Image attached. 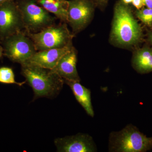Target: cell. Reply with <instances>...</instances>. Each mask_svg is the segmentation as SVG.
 I'll use <instances>...</instances> for the list:
<instances>
[{
	"label": "cell",
	"mask_w": 152,
	"mask_h": 152,
	"mask_svg": "<svg viewBox=\"0 0 152 152\" xmlns=\"http://www.w3.org/2000/svg\"><path fill=\"white\" fill-rule=\"evenodd\" d=\"M143 38L142 30L129 4L117 1L114 9L110 41L112 45L129 50L134 48Z\"/></svg>",
	"instance_id": "6da1fadb"
},
{
	"label": "cell",
	"mask_w": 152,
	"mask_h": 152,
	"mask_svg": "<svg viewBox=\"0 0 152 152\" xmlns=\"http://www.w3.org/2000/svg\"><path fill=\"white\" fill-rule=\"evenodd\" d=\"M21 66V74L34 91V100L54 98L61 92L64 81L54 71L28 62Z\"/></svg>",
	"instance_id": "7a4b0ae2"
},
{
	"label": "cell",
	"mask_w": 152,
	"mask_h": 152,
	"mask_svg": "<svg viewBox=\"0 0 152 152\" xmlns=\"http://www.w3.org/2000/svg\"><path fill=\"white\" fill-rule=\"evenodd\" d=\"M151 150L152 136L147 137L132 124L109 135V152H146Z\"/></svg>",
	"instance_id": "3957f363"
},
{
	"label": "cell",
	"mask_w": 152,
	"mask_h": 152,
	"mask_svg": "<svg viewBox=\"0 0 152 152\" xmlns=\"http://www.w3.org/2000/svg\"><path fill=\"white\" fill-rule=\"evenodd\" d=\"M26 33L32 40L37 51L62 48L71 45H73V39L75 37L68 28L67 23L61 22L39 32L30 33L26 31Z\"/></svg>",
	"instance_id": "277c9868"
},
{
	"label": "cell",
	"mask_w": 152,
	"mask_h": 152,
	"mask_svg": "<svg viewBox=\"0 0 152 152\" xmlns=\"http://www.w3.org/2000/svg\"><path fill=\"white\" fill-rule=\"evenodd\" d=\"M15 1L21 14L25 30L28 32H39L56 23L58 19L35 0Z\"/></svg>",
	"instance_id": "5b68a950"
},
{
	"label": "cell",
	"mask_w": 152,
	"mask_h": 152,
	"mask_svg": "<svg viewBox=\"0 0 152 152\" xmlns=\"http://www.w3.org/2000/svg\"><path fill=\"white\" fill-rule=\"evenodd\" d=\"M0 42L4 50V56L13 62L21 65L27 62L37 52L26 30L9 36Z\"/></svg>",
	"instance_id": "8992f818"
},
{
	"label": "cell",
	"mask_w": 152,
	"mask_h": 152,
	"mask_svg": "<svg viewBox=\"0 0 152 152\" xmlns=\"http://www.w3.org/2000/svg\"><path fill=\"white\" fill-rule=\"evenodd\" d=\"M68 1L67 24L74 35L85 29L94 18L96 7L91 0Z\"/></svg>",
	"instance_id": "52a82bcc"
},
{
	"label": "cell",
	"mask_w": 152,
	"mask_h": 152,
	"mask_svg": "<svg viewBox=\"0 0 152 152\" xmlns=\"http://www.w3.org/2000/svg\"><path fill=\"white\" fill-rule=\"evenodd\" d=\"M24 30L21 14L15 0L0 5V40Z\"/></svg>",
	"instance_id": "ba28073f"
},
{
	"label": "cell",
	"mask_w": 152,
	"mask_h": 152,
	"mask_svg": "<svg viewBox=\"0 0 152 152\" xmlns=\"http://www.w3.org/2000/svg\"><path fill=\"white\" fill-rule=\"evenodd\" d=\"M57 151L59 152H95L96 146L92 137L88 134L76 135L58 138L54 141Z\"/></svg>",
	"instance_id": "9c48e42d"
},
{
	"label": "cell",
	"mask_w": 152,
	"mask_h": 152,
	"mask_svg": "<svg viewBox=\"0 0 152 152\" xmlns=\"http://www.w3.org/2000/svg\"><path fill=\"white\" fill-rule=\"evenodd\" d=\"M77 52L73 47L63 56L53 70L57 73L64 81L80 82L76 65Z\"/></svg>",
	"instance_id": "30bf717a"
},
{
	"label": "cell",
	"mask_w": 152,
	"mask_h": 152,
	"mask_svg": "<svg viewBox=\"0 0 152 152\" xmlns=\"http://www.w3.org/2000/svg\"><path fill=\"white\" fill-rule=\"evenodd\" d=\"M73 47L72 45L62 48L38 51L27 62L46 69H53L63 56L70 50Z\"/></svg>",
	"instance_id": "8fae6325"
},
{
	"label": "cell",
	"mask_w": 152,
	"mask_h": 152,
	"mask_svg": "<svg viewBox=\"0 0 152 152\" xmlns=\"http://www.w3.org/2000/svg\"><path fill=\"white\" fill-rule=\"evenodd\" d=\"M132 64L138 73L144 74L152 72V49L147 47L134 49Z\"/></svg>",
	"instance_id": "7c38bea8"
},
{
	"label": "cell",
	"mask_w": 152,
	"mask_h": 152,
	"mask_svg": "<svg viewBox=\"0 0 152 152\" xmlns=\"http://www.w3.org/2000/svg\"><path fill=\"white\" fill-rule=\"evenodd\" d=\"M72 91L76 100L83 108L87 114L94 117V112L92 104L91 90L80 83V82L64 81Z\"/></svg>",
	"instance_id": "4fadbf2b"
},
{
	"label": "cell",
	"mask_w": 152,
	"mask_h": 152,
	"mask_svg": "<svg viewBox=\"0 0 152 152\" xmlns=\"http://www.w3.org/2000/svg\"><path fill=\"white\" fill-rule=\"evenodd\" d=\"M38 4L53 14L60 22L67 23L68 1L66 0H35Z\"/></svg>",
	"instance_id": "5bb4252c"
},
{
	"label": "cell",
	"mask_w": 152,
	"mask_h": 152,
	"mask_svg": "<svg viewBox=\"0 0 152 152\" xmlns=\"http://www.w3.org/2000/svg\"><path fill=\"white\" fill-rule=\"evenodd\" d=\"M26 83V81L22 83L16 81L15 74L12 68L8 67H0V83H1L15 84L22 86Z\"/></svg>",
	"instance_id": "9a60e30c"
},
{
	"label": "cell",
	"mask_w": 152,
	"mask_h": 152,
	"mask_svg": "<svg viewBox=\"0 0 152 152\" xmlns=\"http://www.w3.org/2000/svg\"><path fill=\"white\" fill-rule=\"evenodd\" d=\"M135 15L142 22L148 26H152V8H142L137 10Z\"/></svg>",
	"instance_id": "2e32d148"
},
{
	"label": "cell",
	"mask_w": 152,
	"mask_h": 152,
	"mask_svg": "<svg viewBox=\"0 0 152 152\" xmlns=\"http://www.w3.org/2000/svg\"><path fill=\"white\" fill-rule=\"evenodd\" d=\"M95 4L96 7L101 10H104L107 5L109 0H91Z\"/></svg>",
	"instance_id": "e0dca14e"
},
{
	"label": "cell",
	"mask_w": 152,
	"mask_h": 152,
	"mask_svg": "<svg viewBox=\"0 0 152 152\" xmlns=\"http://www.w3.org/2000/svg\"><path fill=\"white\" fill-rule=\"evenodd\" d=\"M132 3L137 10L141 9L145 6L143 0H133Z\"/></svg>",
	"instance_id": "ac0fdd59"
},
{
	"label": "cell",
	"mask_w": 152,
	"mask_h": 152,
	"mask_svg": "<svg viewBox=\"0 0 152 152\" xmlns=\"http://www.w3.org/2000/svg\"><path fill=\"white\" fill-rule=\"evenodd\" d=\"M145 6L147 8H152V0H143Z\"/></svg>",
	"instance_id": "d6986e66"
},
{
	"label": "cell",
	"mask_w": 152,
	"mask_h": 152,
	"mask_svg": "<svg viewBox=\"0 0 152 152\" xmlns=\"http://www.w3.org/2000/svg\"><path fill=\"white\" fill-rule=\"evenodd\" d=\"M148 40L150 43L152 45V32L150 33L148 35Z\"/></svg>",
	"instance_id": "ffe728a7"
},
{
	"label": "cell",
	"mask_w": 152,
	"mask_h": 152,
	"mask_svg": "<svg viewBox=\"0 0 152 152\" xmlns=\"http://www.w3.org/2000/svg\"><path fill=\"white\" fill-rule=\"evenodd\" d=\"M121 1L126 4H130L132 3L133 0H121Z\"/></svg>",
	"instance_id": "44dd1931"
},
{
	"label": "cell",
	"mask_w": 152,
	"mask_h": 152,
	"mask_svg": "<svg viewBox=\"0 0 152 152\" xmlns=\"http://www.w3.org/2000/svg\"><path fill=\"white\" fill-rule=\"evenodd\" d=\"M4 55V50L1 45H0V58L2 57Z\"/></svg>",
	"instance_id": "7402d4cb"
},
{
	"label": "cell",
	"mask_w": 152,
	"mask_h": 152,
	"mask_svg": "<svg viewBox=\"0 0 152 152\" xmlns=\"http://www.w3.org/2000/svg\"><path fill=\"white\" fill-rule=\"evenodd\" d=\"M11 1V0H0V5L2 4L3 3L8 1Z\"/></svg>",
	"instance_id": "603a6c76"
}]
</instances>
